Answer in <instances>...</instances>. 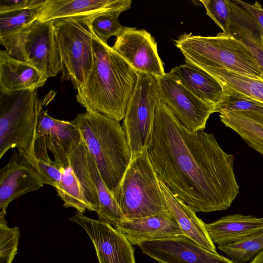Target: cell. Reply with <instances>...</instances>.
Instances as JSON below:
<instances>
[{
  "label": "cell",
  "mask_w": 263,
  "mask_h": 263,
  "mask_svg": "<svg viewBox=\"0 0 263 263\" xmlns=\"http://www.w3.org/2000/svg\"><path fill=\"white\" fill-rule=\"evenodd\" d=\"M39 8L1 13L0 40L12 35L37 20Z\"/></svg>",
  "instance_id": "29"
},
{
  "label": "cell",
  "mask_w": 263,
  "mask_h": 263,
  "mask_svg": "<svg viewBox=\"0 0 263 263\" xmlns=\"http://www.w3.org/2000/svg\"><path fill=\"white\" fill-rule=\"evenodd\" d=\"M175 44L186 63L203 70L222 68L263 79V69L247 47L230 34L215 36L184 33Z\"/></svg>",
  "instance_id": "4"
},
{
  "label": "cell",
  "mask_w": 263,
  "mask_h": 263,
  "mask_svg": "<svg viewBox=\"0 0 263 263\" xmlns=\"http://www.w3.org/2000/svg\"><path fill=\"white\" fill-rule=\"evenodd\" d=\"M170 72L185 87L204 102L216 106L221 101L223 95L222 86L203 70L185 63L175 67Z\"/></svg>",
  "instance_id": "21"
},
{
  "label": "cell",
  "mask_w": 263,
  "mask_h": 263,
  "mask_svg": "<svg viewBox=\"0 0 263 263\" xmlns=\"http://www.w3.org/2000/svg\"><path fill=\"white\" fill-rule=\"evenodd\" d=\"M45 141L41 137L35 141L34 153L24 155L35 166L42 175L45 184L56 188L60 182L63 172V168L59 167L49 158Z\"/></svg>",
  "instance_id": "26"
},
{
  "label": "cell",
  "mask_w": 263,
  "mask_h": 263,
  "mask_svg": "<svg viewBox=\"0 0 263 263\" xmlns=\"http://www.w3.org/2000/svg\"><path fill=\"white\" fill-rule=\"evenodd\" d=\"M226 86L263 102V79L222 68L203 70Z\"/></svg>",
  "instance_id": "24"
},
{
  "label": "cell",
  "mask_w": 263,
  "mask_h": 263,
  "mask_svg": "<svg viewBox=\"0 0 263 263\" xmlns=\"http://www.w3.org/2000/svg\"><path fill=\"white\" fill-rule=\"evenodd\" d=\"M119 13H109L96 15L91 26L95 35L104 44H107L108 40L113 35L117 36L124 26L119 22Z\"/></svg>",
  "instance_id": "31"
},
{
  "label": "cell",
  "mask_w": 263,
  "mask_h": 263,
  "mask_svg": "<svg viewBox=\"0 0 263 263\" xmlns=\"http://www.w3.org/2000/svg\"><path fill=\"white\" fill-rule=\"evenodd\" d=\"M160 183L167 208L183 234L208 251L218 253L208 232L206 223L186 204L173 195L161 181Z\"/></svg>",
  "instance_id": "19"
},
{
  "label": "cell",
  "mask_w": 263,
  "mask_h": 263,
  "mask_svg": "<svg viewBox=\"0 0 263 263\" xmlns=\"http://www.w3.org/2000/svg\"><path fill=\"white\" fill-rule=\"evenodd\" d=\"M92 44V67L86 83L77 90V101L87 111L120 121L135 89L137 72L95 34Z\"/></svg>",
  "instance_id": "2"
},
{
  "label": "cell",
  "mask_w": 263,
  "mask_h": 263,
  "mask_svg": "<svg viewBox=\"0 0 263 263\" xmlns=\"http://www.w3.org/2000/svg\"><path fill=\"white\" fill-rule=\"evenodd\" d=\"M71 122L78 128L103 181L112 193L132 159L122 125L120 121L87 110L78 114Z\"/></svg>",
  "instance_id": "3"
},
{
  "label": "cell",
  "mask_w": 263,
  "mask_h": 263,
  "mask_svg": "<svg viewBox=\"0 0 263 263\" xmlns=\"http://www.w3.org/2000/svg\"><path fill=\"white\" fill-rule=\"evenodd\" d=\"M48 78L32 65L0 51V92L9 93L27 89H37Z\"/></svg>",
  "instance_id": "18"
},
{
  "label": "cell",
  "mask_w": 263,
  "mask_h": 263,
  "mask_svg": "<svg viewBox=\"0 0 263 263\" xmlns=\"http://www.w3.org/2000/svg\"><path fill=\"white\" fill-rule=\"evenodd\" d=\"M137 72V83L122 124L132 156L147 148L152 139L155 112L160 101L157 79L152 75Z\"/></svg>",
  "instance_id": "9"
},
{
  "label": "cell",
  "mask_w": 263,
  "mask_h": 263,
  "mask_svg": "<svg viewBox=\"0 0 263 263\" xmlns=\"http://www.w3.org/2000/svg\"><path fill=\"white\" fill-rule=\"evenodd\" d=\"M43 106L37 89H27L0 97V158L11 148L34 153L40 110Z\"/></svg>",
  "instance_id": "6"
},
{
  "label": "cell",
  "mask_w": 263,
  "mask_h": 263,
  "mask_svg": "<svg viewBox=\"0 0 263 263\" xmlns=\"http://www.w3.org/2000/svg\"><path fill=\"white\" fill-rule=\"evenodd\" d=\"M221 122L250 147L263 155V113L251 111L219 113Z\"/></svg>",
  "instance_id": "23"
},
{
  "label": "cell",
  "mask_w": 263,
  "mask_h": 263,
  "mask_svg": "<svg viewBox=\"0 0 263 263\" xmlns=\"http://www.w3.org/2000/svg\"><path fill=\"white\" fill-rule=\"evenodd\" d=\"M130 0H45L39 8L37 20L89 16L101 14H121L130 8Z\"/></svg>",
  "instance_id": "16"
},
{
  "label": "cell",
  "mask_w": 263,
  "mask_h": 263,
  "mask_svg": "<svg viewBox=\"0 0 263 263\" xmlns=\"http://www.w3.org/2000/svg\"><path fill=\"white\" fill-rule=\"evenodd\" d=\"M222 86L223 97L215 106V112L251 111L263 113V102L229 87Z\"/></svg>",
  "instance_id": "28"
},
{
  "label": "cell",
  "mask_w": 263,
  "mask_h": 263,
  "mask_svg": "<svg viewBox=\"0 0 263 263\" xmlns=\"http://www.w3.org/2000/svg\"><path fill=\"white\" fill-rule=\"evenodd\" d=\"M251 263H263V251L258 253L251 260Z\"/></svg>",
  "instance_id": "35"
},
{
  "label": "cell",
  "mask_w": 263,
  "mask_h": 263,
  "mask_svg": "<svg viewBox=\"0 0 263 263\" xmlns=\"http://www.w3.org/2000/svg\"><path fill=\"white\" fill-rule=\"evenodd\" d=\"M112 48L137 72L156 78L165 73L157 43L145 30L124 26Z\"/></svg>",
  "instance_id": "11"
},
{
  "label": "cell",
  "mask_w": 263,
  "mask_h": 263,
  "mask_svg": "<svg viewBox=\"0 0 263 263\" xmlns=\"http://www.w3.org/2000/svg\"><path fill=\"white\" fill-rule=\"evenodd\" d=\"M44 184L42 175L26 156L14 152L8 163L0 170V218L5 217L11 201Z\"/></svg>",
  "instance_id": "14"
},
{
  "label": "cell",
  "mask_w": 263,
  "mask_h": 263,
  "mask_svg": "<svg viewBox=\"0 0 263 263\" xmlns=\"http://www.w3.org/2000/svg\"><path fill=\"white\" fill-rule=\"evenodd\" d=\"M206 227L212 241L218 246L262 231L263 217L234 214L206 224Z\"/></svg>",
  "instance_id": "20"
},
{
  "label": "cell",
  "mask_w": 263,
  "mask_h": 263,
  "mask_svg": "<svg viewBox=\"0 0 263 263\" xmlns=\"http://www.w3.org/2000/svg\"><path fill=\"white\" fill-rule=\"evenodd\" d=\"M20 231L10 228L5 218H0V263H12L17 254Z\"/></svg>",
  "instance_id": "30"
},
{
  "label": "cell",
  "mask_w": 263,
  "mask_h": 263,
  "mask_svg": "<svg viewBox=\"0 0 263 263\" xmlns=\"http://www.w3.org/2000/svg\"><path fill=\"white\" fill-rule=\"evenodd\" d=\"M43 137L47 147L54 156V161L60 167L69 166V156L82 139L81 133L71 121L55 119L42 107L35 131V140Z\"/></svg>",
  "instance_id": "15"
},
{
  "label": "cell",
  "mask_w": 263,
  "mask_h": 263,
  "mask_svg": "<svg viewBox=\"0 0 263 263\" xmlns=\"http://www.w3.org/2000/svg\"><path fill=\"white\" fill-rule=\"evenodd\" d=\"M45 0H0V14L41 7Z\"/></svg>",
  "instance_id": "33"
},
{
  "label": "cell",
  "mask_w": 263,
  "mask_h": 263,
  "mask_svg": "<svg viewBox=\"0 0 263 263\" xmlns=\"http://www.w3.org/2000/svg\"><path fill=\"white\" fill-rule=\"evenodd\" d=\"M147 151L160 181L196 213L226 210L239 193L233 155L213 134L185 127L160 100Z\"/></svg>",
  "instance_id": "1"
},
{
  "label": "cell",
  "mask_w": 263,
  "mask_h": 263,
  "mask_svg": "<svg viewBox=\"0 0 263 263\" xmlns=\"http://www.w3.org/2000/svg\"><path fill=\"white\" fill-rule=\"evenodd\" d=\"M115 228L133 245H137L143 241L184 235L170 211L140 218L125 220L118 223Z\"/></svg>",
  "instance_id": "17"
},
{
  "label": "cell",
  "mask_w": 263,
  "mask_h": 263,
  "mask_svg": "<svg viewBox=\"0 0 263 263\" xmlns=\"http://www.w3.org/2000/svg\"><path fill=\"white\" fill-rule=\"evenodd\" d=\"M142 252L159 263H234L202 248L185 235L139 242Z\"/></svg>",
  "instance_id": "13"
},
{
  "label": "cell",
  "mask_w": 263,
  "mask_h": 263,
  "mask_svg": "<svg viewBox=\"0 0 263 263\" xmlns=\"http://www.w3.org/2000/svg\"><path fill=\"white\" fill-rule=\"evenodd\" d=\"M230 34L242 43L263 69V30L235 0H230Z\"/></svg>",
  "instance_id": "22"
},
{
  "label": "cell",
  "mask_w": 263,
  "mask_h": 263,
  "mask_svg": "<svg viewBox=\"0 0 263 263\" xmlns=\"http://www.w3.org/2000/svg\"><path fill=\"white\" fill-rule=\"evenodd\" d=\"M157 79L160 100L189 129L204 130L215 106L197 97L170 71Z\"/></svg>",
  "instance_id": "10"
},
{
  "label": "cell",
  "mask_w": 263,
  "mask_h": 263,
  "mask_svg": "<svg viewBox=\"0 0 263 263\" xmlns=\"http://www.w3.org/2000/svg\"><path fill=\"white\" fill-rule=\"evenodd\" d=\"M234 263H246L263 251V231L237 241L218 246Z\"/></svg>",
  "instance_id": "27"
},
{
  "label": "cell",
  "mask_w": 263,
  "mask_h": 263,
  "mask_svg": "<svg viewBox=\"0 0 263 263\" xmlns=\"http://www.w3.org/2000/svg\"><path fill=\"white\" fill-rule=\"evenodd\" d=\"M8 53L39 70L47 78L61 71V62L53 28V20H36L20 31L0 40Z\"/></svg>",
  "instance_id": "8"
},
{
  "label": "cell",
  "mask_w": 263,
  "mask_h": 263,
  "mask_svg": "<svg viewBox=\"0 0 263 263\" xmlns=\"http://www.w3.org/2000/svg\"><path fill=\"white\" fill-rule=\"evenodd\" d=\"M95 16L53 21L61 62V80H70L77 90L86 83L92 67L94 33L91 24Z\"/></svg>",
  "instance_id": "7"
},
{
  "label": "cell",
  "mask_w": 263,
  "mask_h": 263,
  "mask_svg": "<svg viewBox=\"0 0 263 263\" xmlns=\"http://www.w3.org/2000/svg\"><path fill=\"white\" fill-rule=\"evenodd\" d=\"M262 101H263V98H262Z\"/></svg>",
  "instance_id": "36"
},
{
  "label": "cell",
  "mask_w": 263,
  "mask_h": 263,
  "mask_svg": "<svg viewBox=\"0 0 263 263\" xmlns=\"http://www.w3.org/2000/svg\"><path fill=\"white\" fill-rule=\"evenodd\" d=\"M206 14L226 34H230L231 5L230 0H200Z\"/></svg>",
  "instance_id": "32"
},
{
  "label": "cell",
  "mask_w": 263,
  "mask_h": 263,
  "mask_svg": "<svg viewBox=\"0 0 263 263\" xmlns=\"http://www.w3.org/2000/svg\"><path fill=\"white\" fill-rule=\"evenodd\" d=\"M69 220L86 231L95 247L100 263H136L132 245L112 226L78 212Z\"/></svg>",
  "instance_id": "12"
},
{
  "label": "cell",
  "mask_w": 263,
  "mask_h": 263,
  "mask_svg": "<svg viewBox=\"0 0 263 263\" xmlns=\"http://www.w3.org/2000/svg\"><path fill=\"white\" fill-rule=\"evenodd\" d=\"M55 189L65 208H73L82 214L89 211L82 186L70 164L63 169L61 179Z\"/></svg>",
  "instance_id": "25"
},
{
  "label": "cell",
  "mask_w": 263,
  "mask_h": 263,
  "mask_svg": "<svg viewBox=\"0 0 263 263\" xmlns=\"http://www.w3.org/2000/svg\"><path fill=\"white\" fill-rule=\"evenodd\" d=\"M235 1L252 16L263 30V8L260 4L258 2L251 4L240 0Z\"/></svg>",
  "instance_id": "34"
},
{
  "label": "cell",
  "mask_w": 263,
  "mask_h": 263,
  "mask_svg": "<svg viewBox=\"0 0 263 263\" xmlns=\"http://www.w3.org/2000/svg\"><path fill=\"white\" fill-rule=\"evenodd\" d=\"M112 194L127 220L169 212L147 148L132 156Z\"/></svg>",
  "instance_id": "5"
}]
</instances>
